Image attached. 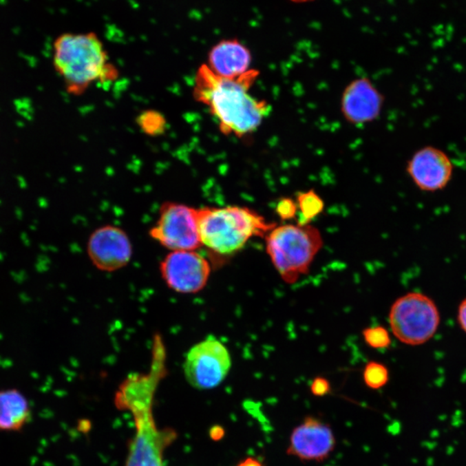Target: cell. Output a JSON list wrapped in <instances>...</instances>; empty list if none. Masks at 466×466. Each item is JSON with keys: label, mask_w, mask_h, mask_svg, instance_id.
Masks as SVG:
<instances>
[{"label": "cell", "mask_w": 466, "mask_h": 466, "mask_svg": "<svg viewBox=\"0 0 466 466\" xmlns=\"http://www.w3.org/2000/svg\"><path fill=\"white\" fill-rule=\"evenodd\" d=\"M231 358L226 346L213 335L195 343L187 353L183 363L185 379L199 390H213L226 379Z\"/></svg>", "instance_id": "7"}, {"label": "cell", "mask_w": 466, "mask_h": 466, "mask_svg": "<svg viewBox=\"0 0 466 466\" xmlns=\"http://www.w3.org/2000/svg\"><path fill=\"white\" fill-rule=\"evenodd\" d=\"M389 321L391 332L400 342L418 346L436 335L441 314L433 299L420 292H410L391 306Z\"/></svg>", "instance_id": "6"}, {"label": "cell", "mask_w": 466, "mask_h": 466, "mask_svg": "<svg viewBox=\"0 0 466 466\" xmlns=\"http://www.w3.org/2000/svg\"><path fill=\"white\" fill-rule=\"evenodd\" d=\"M297 212V205L291 199H282L277 204V213L282 220L293 219Z\"/></svg>", "instance_id": "20"}, {"label": "cell", "mask_w": 466, "mask_h": 466, "mask_svg": "<svg viewBox=\"0 0 466 466\" xmlns=\"http://www.w3.org/2000/svg\"><path fill=\"white\" fill-rule=\"evenodd\" d=\"M310 391L313 396L316 397L326 396L331 392V385H330L328 380L324 379V377H316L311 383Z\"/></svg>", "instance_id": "21"}, {"label": "cell", "mask_w": 466, "mask_h": 466, "mask_svg": "<svg viewBox=\"0 0 466 466\" xmlns=\"http://www.w3.org/2000/svg\"><path fill=\"white\" fill-rule=\"evenodd\" d=\"M162 280L179 294H196L206 287L211 274L209 260L195 251H171L160 264Z\"/></svg>", "instance_id": "9"}, {"label": "cell", "mask_w": 466, "mask_h": 466, "mask_svg": "<svg viewBox=\"0 0 466 466\" xmlns=\"http://www.w3.org/2000/svg\"><path fill=\"white\" fill-rule=\"evenodd\" d=\"M54 69L67 93L80 96L96 83L118 79L120 72L109 59L96 34L65 33L54 43Z\"/></svg>", "instance_id": "3"}, {"label": "cell", "mask_w": 466, "mask_h": 466, "mask_svg": "<svg viewBox=\"0 0 466 466\" xmlns=\"http://www.w3.org/2000/svg\"><path fill=\"white\" fill-rule=\"evenodd\" d=\"M363 379L369 389L373 390L382 389L389 383V370L383 363L369 362L363 370Z\"/></svg>", "instance_id": "17"}, {"label": "cell", "mask_w": 466, "mask_h": 466, "mask_svg": "<svg viewBox=\"0 0 466 466\" xmlns=\"http://www.w3.org/2000/svg\"><path fill=\"white\" fill-rule=\"evenodd\" d=\"M290 1L297 3V4H304V3L315 1V0H290Z\"/></svg>", "instance_id": "25"}, {"label": "cell", "mask_w": 466, "mask_h": 466, "mask_svg": "<svg viewBox=\"0 0 466 466\" xmlns=\"http://www.w3.org/2000/svg\"><path fill=\"white\" fill-rule=\"evenodd\" d=\"M336 437L329 424L308 416L291 432L286 454L302 462L322 463L335 452Z\"/></svg>", "instance_id": "10"}, {"label": "cell", "mask_w": 466, "mask_h": 466, "mask_svg": "<svg viewBox=\"0 0 466 466\" xmlns=\"http://www.w3.org/2000/svg\"><path fill=\"white\" fill-rule=\"evenodd\" d=\"M32 419L28 399L17 389L0 390V431L19 432Z\"/></svg>", "instance_id": "15"}, {"label": "cell", "mask_w": 466, "mask_h": 466, "mask_svg": "<svg viewBox=\"0 0 466 466\" xmlns=\"http://www.w3.org/2000/svg\"><path fill=\"white\" fill-rule=\"evenodd\" d=\"M298 224H309L316 216L322 212L324 202L314 191L302 193L297 197Z\"/></svg>", "instance_id": "16"}, {"label": "cell", "mask_w": 466, "mask_h": 466, "mask_svg": "<svg viewBox=\"0 0 466 466\" xmlns=\"http://www.w3.org/2000/svg\"><path fill=\"white\" fill-rule=\"evenodd\" d=\"M322 246L321 233L310 224L275 226L266 235L267 253L287 284L308 273Z\"/></svg>", "instance_id": "5"}, {"label": "cell", "mask_w": 466, "mask_h": 466, "mask_svg": "<svg viewBox=\"0 0 466 466\" xmlns=\"http://www.w3.org/2000/svg\"><path fill=\"white\" fill-rule=\"evenodd\" d=\"M458 322L460 328L466 333V298L458 306Z\"/></svg>", "instance_id": "22"}, {"label": "cell", "mask_w": 466, "mask_h": 466, "mask_svg": "<svg viewBox=\"0 0 466 466\" xmlns=\"http://www.w3.org/2000/svg\"><path fill=\"white\" fill-rule=\"evenodd\" d=\"M161 372L156 367L149 375L129 377L116 396V403L131 410L136 424L125 466H165L163 452L175 434L159 430L153 418V397Z\"/></svg>", "instance_id": "2"}, {"label": "cell", "mask_w": 466, "mask_h": 466, "mask_svg": "<svg viewBox=\"0 0 466 466\" xmlns=\"http://www.w3.org/2000/svg\"><path fill=\"white\" fill-rule=\"evenodd\" d=\"M260 72L251 70L236 79L217 76L204 64L197 71L193 97L209 109L224 135L244 138L253 134L270 114L264 100L250 94Z\"/></svg>", "instance_id": "1"}, {"label": "cell", "mask_w": 466, "mask_h": 466, "mask_svg": "<svg viewBox=\"0 0 466 466\" xmlns=\"http://www.w3.org/2000/svg\"><path fill=\"white\" fill-rule=\"evenodd\" d=\"M363 336L367 345L373 349H386L391 343L390 332L383 326L366 328Z\"/></svg>", "instance_id": "19"}, {"label": "cell", "mask_w": 466, "mask_h": 466, "mask_svg": "<svg viewBox=\"0 0 466 466\" xmlns=\"http://www.w3.org/2000/svg\"><path fill=\"white\" fill-rule=\"evenodd\" d=\"M87 251L94 266L105 272L118 271L127 266L134 253L127 233L110 224L98 228L91 234Z\"/></svg>", "instance_id": "12"}, {"label": "cell", "mask_w": 466, "mask_h": 466, "mask_svg": "<svg viewBox=\"0 0 466 466\" xmlns=\"http://www.w3.org/2000/svg\"><path fill=\"white\" fill-rule=\"evenodd\" d=\"M202 246L228 256L242 250L253 237H264L275 228L255 211L242 206L197 209Z\"/></svg>", "instance_id": "4"}, {"label": "cell", "mask_w": 466, "mask_h": 466, "mask_svg": "<svg viewBox=\"0 0 466 466\" xmlns=\"http://www.w3.org/2000/svg\"><path fill=\"white\" fill-rule=\"evenodd\" d=\"M251 61L250 50L240 41L226 39L211 49L206 65L217 76L236 79L251 70Z\"/></svg>", "instance_id": "14"}, {"label": "cell", "mask_w": 466, "mask_h": 466, "mask_svg": "<svg viewBox=\"0 0 466 466\" xmlns=\"http://www.w3.org/2000/svg\"><path fill=\"white\" fill-rule=\"evenodd\" d=\"M149 236L170 251H195L202 246L197 209L180 203H165Z\"/></svg>", "instance_id": "8"}, {"label": "cell", "mask_w": 466, "mask_h": 466, "mask_svg": "<svg viewBox=\"0 0 466 466\" xmlns=\"http://www.w3.org/2000/svg\"><path fill=\"white\" fill-rule=\"evenodd\" d=\"M406 171L421 191L436 193L450 184L454 165L447 153L428 145L414 153L407 163Z\"/></svg>", "instance_id": "11"}, {"label": "cell", "mask_w": 466, "mask_h": 466, "mask_svg": "<svg viewBox=\"0 0 466 466\" xmlns=\"http://www.w3.org/2000/svg\"><path fill=\"white\" fill-rule=\"evenodd\" d=\"M224 436V430L220 427H215V430L212 432V437L214 440H220Z\"/></svg>", "instance_id": "24"}, {"label": "cell", "mask_w": 466, "mask_h": 466, "mask_svg": "<svg viewBox=\"0 0 466 466\" xmlns=\"http://www.w3.org/2000/svg\"><path fill=\"white\" fill-rule=\"evenodd\" d=\"M236 466H264L260 459L254 457H247L241 460Z\"/></svg>", "instance_id": "23"}, {"label": "cell", "mask_w": 466, "mask_h": 466, "mask_svg": "<svg viewBox=\"0 0 466 466\" xmlns=\"http://www.w3.org/2000/svg\"><path fill=\"white\" fill-rule=\"evenodd\" d=\"M137 123L145 134L156 136L165 130L166 120L163 115L156 111H146L138 116Z\"/></svg>", "instance_id": "18"}, {"label": "cell", "mask_w": 466, "mask_h": 466, "mask_svg": "<svg viewBox=\"0 0 466 466\" xmlns=\"http://www.w3.org/2000/svg\"><path fill=\"white\" fill-rule=\"evenodd\" d=\"M383 104V95L372 81L360 78L353 81L343 91L341 112L349 123L365 125L380 117Z\"/></svg>", "instance_id": "13"}]
</instances>
